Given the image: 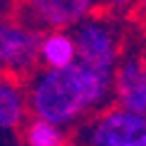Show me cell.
<instances>
[{
  "instance_id": "cell-1",
  "label": "cell",
  "mask_w": 146,
  "mask_h": 146,
  "mask_svg": "<svg viewBox=\"0 0 146 146\" xmlns=\"http://www.w3.org/2000/svg\"><path fill=\"white\" fill-rule=\"evenodd\" d=\"M111 92V77L74 62L67 69H45L30 84L27 104L35 119L67 126L82 114L102 107Z\"/></svg>"
},
{
  "instance_id": "cell-2",
  "label": "cell",
  "mask_w": 146,
  "mask_h": 146,
  "mask_svg": "<svg viewBox=\"0 0 146 146\" xmlns=\"http://www.w3.org/2000/svg\"><path fill=\"white\" fill-rule=\"evenodd\" d=\"M72 37H74L79 64L111 77L116 60H119V42H116L114 30L102 20H84L77 25Z\"/></svg>"
},
{
  "instance_id": "cell-3",
  "label": "cell",
  "mask_w": 146,
  "mask_h": 146,
  "mask_svg": "<svg viewBox=\"0 0 146 146\" xmlns=\"http://www.w3.org/2000/svg\"><path fill=\"white\" fill-rule=\"evenodd\" d=\"M92 146H146V114L126 109H107L89 126Z\"/></svg>"
},
{
  "instance_id": "cell-4",
  "label": "cell",
  "mask_w": 146,
  "mask_h": 146,
  "mask_svg": "<svg viewBox=\"0 0 146 146\" xmlns=\"http://www.w3.org/2000/svg\"><path fill=\"white\" fill-rule=\"evenodd\" d=\"M40 35L30 27L10 20H0V72L17 77L35 67Z\"/></svg>"
},
{
  "instance_id": "cell-5",
  "label": "cell",
  "mask_w": 146,
  "mask_h": 146,
  "mask_svg": "<svg viewBox=\"0 0 146 146\" xmlns=\"http://www.w3.org/2000/svg\"><path fill=\"white\" fill-rule=\"evenodd\" d=\"M111 92L119 109L146 114V60L144 57H126L111 72Z\"/></svg>"
},
{
  "instance_id": "cell-6",
  "label": "cell",
  "mask_w": 146,
  "mask_h": 146,
  "mask_svg": "<svg viewBox=\"0 0 146 146\" xmlns=\"http://www.w3.org/2000/svg\"><path fill=\"white\" fill-rule=\"evenodd\" d=\"M92 8L94 0H30V13L40 25L64 32L84 23Z\"/></svg>"
},
{
  "instance_id": "cell-7",
  "label": "cell",
  "mask_w": 146,
  "mask_h": 146,
  "mask_svg": "<svg viewBox=\"0 0 146 146\" xmlns=\"http://www.w3.org/2000/svg\"><path fill=\"white\" fill-rule=\"evenodd\" d=\"M37 62L45 64V69H67L77 62V47L72 32L50 30L47 35H40L37 45Z\"/></svg>"
},
{
  "instance_id": "cell-8",
  "label": "cell",
  "mask_w": 146,
  "mask_h": 146,
  "mask_svg": "<svg viewBox=\"0 0 146 146\" xmlns=\"http://www.w3.org/2000/svg\"><path fill=\"white\" fill-rule=\"evenodd\" d=\"M27 97L13 77L0 74V134L15 131L25 119Z\"/></svg>"
},
{
  "instance_id": "cell-9",
  "label": "cell",
  "mask_w": 146,
  "mask_h": 146,
  "mask_svg": "<svg viewBox=\"0 0 146 146\" xmlns=\"http://www.w3.org/2000/svg\"><path fill=\"white\" fill-rule=\"evenodd\" d=\"M25 144L27 146H67V136L62 126H54L42 119H32L25 126Z\"/></svg>"
},
{
  "instance_id": "cell-10",
  "label": "cell",
  "mask_w": 146,
  "mask_h": 146,
  "mask_svg": "<svg viewBox=\"0 0 146 146\" xmlns=\"http://www.w3.org/2000/svg\"><path fill=\"white\" fill-rule=\"evenodd\" d=\"M111 5H116V8H129L131 3H136V0H109Z\"/></svg>"
},
{
  "instance_id": "cell-11",
  "label": "cell",
  "mask_w": 146,
  "mask_h": 146,
  "mask_svg": "<svg viewBox=\"0 0 146 146\" xmlns=\"http://www.w3.org/2000/svg\"><path fill=\"white\" fill-rule=\"evenodd\" d=\"M8 3H10V0H0V13H3V10L8 8Z\"/></svg>"
},
{
  "instance_id": "cell-12",
  "label": "cell",
  "mask_w": 146,
  "mask_h": 146,
  "mask_svg": "<svg viewBox=\"0 0 146 146\" xmlns=\"http://www.w3.org/2000/svg\"><path fill=\"white\" fill-rule=\"evenodd\" d=\"M139 3H141V8H144V10H146V0H139Z\"/></svg>"
}]
</instances>
